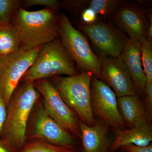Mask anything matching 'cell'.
I'll use <instances>...</instances> for the list:
<instances>
[{
	"label": "cell",
	"instance_id": "cell-1",
	"mask_svg": "<svg viewBox=\"0 0 152 152\" xmlns=\"http://www.w3.org/2000/svg\"><path fill=\"white\" fill-rule=\"evenodd\" d=\"M55 12L47 7L34 11L20 7L17 10L11 23L18 33L21 48L32 50L58 38L59 16Z\"/></svg>",
	"mask_w": 152,
	"mask_h": 152
},
{
	"label": "cell",
	"instance_id": "cell-2",
	"mask_svg": "<svg viewBox=\"0 0 152 152\" xmlns=\"http://www.w3.org/2000/svg\"><path fill=\"white\" fill-rule=\"evenodd\" d=\"M40 95L34 82H23L11 98L1 139L15 150L24 145L29 117Z\"/></svg>",
	"mask_w": 152,
	"mask_h": 152
},
{
	"label": "cell",
	"instance_id": "cell-3",
	"mask_svg": "<svg viewBox=\"0 0 152 152\" xmlns=\"http://www.w3.org/2000/svg\"><path fill=\"white\" fill-rule=\"evenodd\" d=\"M79 73L75 63L58 38L42 47L35 61L21 80L34 82L47 78L72 76Z\"/></svg>",
	"mask_w": 152,
	"mask_h": 152
},
{
	"label": "cell",
	"instance_id": "cell-4",
	"mask_svg": "<svg viewBox=\"0 0 152 152\" xmlns=\"http://www.w3.org/2000/svg\"><path fill=\"white\" fill-rule=\"evenodd\" d=\"M93 76L91 72H86L72 76L52 77L64 102L78 115L83 122L89 126L95 124L91 91Z\"/></svg>",
	"mask_w": 152,
	"mask_h": 152
},
{
	"label": "cell",
	"instance_id": "cell-5",
	"mask_svg": "<svg viewBox=\"0 0 152 152\" xmlns=\"http://www.w3.org/2000/svg\"><path fill=\"white\" fill-rule=\"evenodd\" d=\"M58 37L80 73L89 72L102 80L99 59L94 53L84 34L74 27L64 13L59 15Z\"/></svg>",
	"mask_w": 152,
	"mask_h": 152
},
{
	"label": "cell",
	"instance_id": "cell-6",
	"mask_svg": "<svg viewBox=\"0 0 152 152\" xmlns=\"http://www.w3.org/2000/svg\"><path fill=\"white\" fill-rule=\"evenodd\" d=\"M42 47L28 50L20 48L0 56V98L7 107L19 82L35 61Z\"/></svg>",
	"mask_w": 152,
	"mask_h": 152
},
{
	"label": "cell",
	"instance_id": "cell-7",
	"mask_svg": "<svg viewBox=\"0 0 152 152\" xmlns=\"http://www.w3.org/2000/svg\"><path fill=\"white\" fill-rule=\"evenodd\" d=\"M79 28L91 41L98 56L120 57L129 39L110 18L107 22L99 20L91 24L80 23Z\"/></svg>",
	"mask_w": 152,
	"mask_h": 152
},
{
	"label": "cell",
	"instance_id": "cell-8",
	"mask_svg": "<svg viewBox=\"0 0 152 152\" xmlns=\"http://www.w3.org/2000/svg\"><path fill=\"white\" fill-rule=\"evenodd\" d=\"M34 84L42 96L43 107L49 115L66 130L78 135L80 130L75 113L63 100L53 83L42 79Z\"/></svg>",
	"mask_w": 152,
	"mask_h": 152
},
{
	"label": "cell",
	"instance_id": "cell-9",
	"mask_svg": "<svg viewBox=\"0 0 152 152\" xmlns=\"http://www.w3.org/2000/svg\"><path fill=\"white\" fill-rule=\"evenodd\" d=\"M91 91L93 109L98 115L117 130L122 129L124 119L118 109L117 96L113 90L103 81L93 76Z\"/></svg>",
	"mask_w": 152,
	"mask_h": 152
},
{
	"label": "cell",
	"instance_id": "cell-10",
	"mask_svg": "<svg viewBox=\"0 0 152 152\" xmlns=\"http://www.w3.org/2000/svg\"><path fill=\"white\" fill-rule=\"evenodd\" d=\"M98 56L102 80L114 90L117 97L137 95L130 74L121 56Z\"/></svg>",
	"mask_w": 152,
	"mask_h": 152
},
{
	"label": "cell",
	"instance_id": "cell-11",
	"mask_svg": "<svg viewBox=\"0 0 152 152\" xmlns=\"http://www.w3.org/2000/svg\"><path fill=\"white\" fill-rule=\"evenodd\" d=\"M149 10L133 2L122 1L111 17L130 38L141 43L146 39V31L149 24Z\"/></svg>",
	"mask_w": 152,
	"mask_h": 152
},
{
	"label": "cell",
	"instance_id": "cell-12",
	"mask_svg": "<svg viewBox=\"0 0 152 152\" xmlns=\"http://www.w3.org/2000/svg\"><path fill=\"white\" fill-rule=\"evenodd\" d=\"M33 136L49 143L71 148L73 140L71 135L49 115L42 104L36 112Z\"/></svg>",
	"mask_w": 152,
	"mask_h": 152
},
{
	"label": "cell",
	"instance_id": "cell-13",
	"mask_svg": "<svg viewBox=\"0 0 152 152\" xmlns=\"http://www.w3.org/2000/svg\"><path fill=\"white\" fill-rule=\"evenodd\" d=\"M120 56L129 72L136 90L145 93L146 78L142 65L140 43L129 38Z\"/></svg>",
	"mask_w": 152,
	"mask_h": 152
},
{
	"label": "cell",
	"instance_id": "cell-14",
	"mask_svg": "<svg viewBox=\"0 0 152 152\" xmlns=\"http://www.w3.org/2000/svg\"><path fill=\"white\" fill-rule=\"evenodd\" d=\"M82 145L85 152H102L107 145L106 126L96 123L92 126H88L82 121L78 123Z\"/></svg>",
	"mask_w": 152,
	"mask_h": 152
},
{
	"label": "cell",
	"instance_id": "cell-15",
	"mask_svg": "<svg viewBox=\"0 0 152 152\" xmlns=\"http://www.w3.org/2000/svg\"><path fill=\"white\" fill-rule=\"evenodd\" d=\"M117 137L112 145V151L128 144L146 146L152 140V130L148 123L128 130H117Z\"/></svg>",
	"mask_w": 152,
	"mask_h": 152
},
{
	"label": "cell",
	"instance_id": "cell-16",
	"mask_svg": "<svg viewBox=\"0 0 152 152\" xmlns=\"http://www.w3.org/2000/svg\"><path fill=\"white\" fill-rule=\"evenodd\" d=\"M117 101L123 118L130 126L134 127L148 123L144 106L137 95L118 98Z\"/></svg>",
	"mask_w": 152,
	"mask_h": 152
},
{
	"label": "cell",
	"instance_id": "cell-17",
	"mask_svg": "<svg viewBox=\"0 0 152 152\" xmlns=\"http://www.w3.org/2000/svg\"><path fill=\"white\" fill-rule=\"evenodd\" d=\"M20 48L18 36L12 24H0V56L17 51Z\"/></svg>",
	"mask_w": 152,
	"mask_h": 152
},
{
	"label": "cell",
	"instance_id": "cell-18",
	"mask_svg": "<svg viewBox=\"0 0 152 152\" xmlns=\"http://www.w3.org/2000/svg\"><path fill=\"white\" fill-rule=\"evenodd\" d=\"M121 0L86 1V9L89 8L98 16L109 18L118 8Z\"/></svg>",
	"mask_w": 152,
	"mask_h": 152
},
{
	"label": "cell",
	"instance_id": "cell-19",
	"mask_svg": "<svg viewBox=\"0 0 152 152\" xmlns=\"http://www.w3.org/2000/svg\"><path fill=\"white\" fill-rule=\"evenodd\" d=\"M142 65L146 78V85L152 84V42L147 39L140 43Z\"/></svg>",
	"mask_w": 152,
	"mask_h": 152
},
{
	"label": "cell",
	"instance_id": "cell-20",
	"mask_svg": "<svg viewBox=\"0 0 152 152\" xmlns=\"http://www.w3.org/2000/svg\"><path fill=\"white\" fill-rule=\"evenodd\" d=\"M21 3L19 0H0V24L11 23Z\"/></svg>",
	"mask_w": 152,
	"mask_h": 152
},
{
	"label": "cell",
	"instance_id": "cell-21",
	"mask_svg": "<svg viewBox=\"0 0 152 152\" xmlns=\"http://www.w3.org/2000/svg\"><path fill=\"white\" fill-rule=\"evenodd\" d=\"M22 152H73L71 148L38 140L28 145Z\"/></svg>",
	"mask_w": 152,
	"mask_h": 152
},
{
	"label": "cell",
	"instance_id": "cell-22",
	"mask_svg": "<svg viewBox=\"0 0 152 152\" xmlns=\"http://www.w3.org/2000/svg\"><path fill=\"white\" fill-rule=\"evenodd\" d=\"M60 5L59 2L56 0H26L22 2L21 7L22 6V8L25 9L34 6H45L56 10Z\"/></svg>",
	"mask_w": 152,
	"mask_h": 152
},
{
	"label": "cell",
	"instance_id": "cell-23",
	"mask_svg": "<svg viewBox=\"0 0 152 152\" xmlns=\"http://www.w3.org/2000/svg\"><path fill=\"white\" fill-rule=\"evenodd\" d=\"M80 23L91 24L98 21L100 19L94 12L89 8L83 10L80 13Z\"/></svg>",
	"mask_w": 152,
	"mask_h": 152
},
{
	"label": "cell",
	"instance_id": "cell-24",
	"mask_svg": "<svg viewBox=\"0 0 152 152\" xmlns=\"http://www.w3.org/2000/svg\"><path fill=\"white\" fill-rule=\"evenodd\" d=\"M128 152H152V145L150 144L146 146H138L133 144H128L121 147Z\"/></svg>",
	"mask_w": 152,
	"mask_h": 152
},
{
	"label": "cell",
	"instance_id": "cell-25",
	"mask_svg": "<svg viewBox=\"0 0 152 152\" xmlns=\"http://www.w3.org/2000/svg\"><path fill=\"white\" fill-rule=\"evenodd\" d=\"M7 114V107L0 98V139H1Z\"/></svg>",
	"mask_w": 152,
	"mask_h": 152
},
{
	"label": "cell",
	"instance_id": "cell-26",
	"mask_svg": "<svg viewBox=\"0 0 152 152\" xmlns=\"http://www.w3.org/2000/svg\"><path fill=\"white\" fill-rule=\"evenodd\" d=\"M151 10L148 12V15L149 20V24L146 31V39L152 42V14Z\"/></svg>",
	"mask_w": 152,
	"mask_h": 152
},
{
	"label": "cell",
	"instance_id": "cell-27",
	"mask_svg": "<svg viewBox=\"0 0 152 152\" xmlns=\"http://www.w3.org/2000/svg\"><path fill=\"white\" fill-rule=\"evenodd\" d=\"M0 152H16V150L2 139H0Z\"/></svg>",
	"mask_w": 152,
	"mask_h": 152
}]
</instances>
